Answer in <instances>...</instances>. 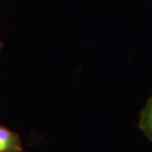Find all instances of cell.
Segmentation results:
<instances>
[{
    "mask_svg": "<svg viewBox=\"0 0 152 152\" xmlns=\"http://www.w3.org/2000/svg\"><path fill=\"white\" fill-rule=\"evenodd\" d=\"M0 152H24L20 136L0 124Z\"/></svg>",
    "mask_w": 152,
    "mask_h": 152,
    "instance_id": "obj_1",
    "label": "cell"
},
{
    "mask_svg": "<svg viewBox=\"0 0 152 152\" xmlns=\"http://www.w3.org/2000/svg\"><path fill=\"white\" fill-rule=\"evenodd\" d=\"M139 127L147 139L152 142V94L140 113Z\"/></svg>",
    "mask_w": 152,
    "mask_h": 152,
    "instance_id": "obj_2",
    "label": "cell"
},
{
    "mask_svg": "<svg viewBox=\"0 0 152 152\" xmlns=\"http://www.w3.org/2000/svg\"><path fill=\"white\" fill-rule=\"evenodd\" d=\"M3 42L1 41V39H0V52H1V50H2V48H3Z\"/></svg>",
    "mask_w": 152,
    "mask_h": 152,
    "instance_id": "obj_3",
    "label": "cell"
}]
</instances>
